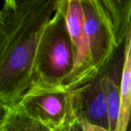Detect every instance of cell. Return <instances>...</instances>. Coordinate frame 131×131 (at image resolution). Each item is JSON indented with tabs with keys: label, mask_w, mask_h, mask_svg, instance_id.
Returning <instances> with one entry per match:
<instances>
[{
	"label": "cell",
	"mask_w": 131,
	"mask_h": 131,
	"mask_svg": "<svg viewBox=\"0 0 131 131\" xmlns=\"http://www.w3.org/2000/svg\"><path fill=\"white\" fill-rule=\"evenodd\" d=\"M69 131H78V129L76 127H72L70 129V130Z\"/></svg>",
	"instance_id": "10"
},
{
	"label": "cell",
	"mask_w": 131,
	"mask_h": 131,
	"mask_svg": "<svg viewBox=\"0 0 131 131\" xmlns=\"http://www.w3.org/2000/svg\"><path fill=\"white\" fill-rule=\"evenodd\" d=\"M88 113L91 119L96 123L97 127L108 130L107 118V104L105 80L102 79L96 87L92 94L91 101L88 105Z\"/></svg>",
	"instance_id": "7"
},
{
	"label": "cell",
	"mask_w": 131,
	"mask_h": 131,
	"mask_svg": "<svg viewBox=\"0 0 131 131\" xmlns=\"http://www.w3.org/2000/svg\"><path fill=\"white\" fill-rule=\"evenodd\" d=\"M71 62V50L69 41L62 35H55L48 51L49 69L52 74L59 76L67 71Z\"/></svg>",
	"instance_id": "6"
},
{
	"label": "cell",
	"mask_w": 131,
	"mask_h": 131,
	"mask_svg": "<svg viewBox=\"0 0 131 131\" xmlns=\"http://www.w3.org/2000/svg\"><path fill=\"white\" fill-rule=\"evenodd\" d=\"M47 27L48 25H45L13 48L6 61H2L1 65L2 83L5 79L25 71L31 65L35 55L37 54L38 45L43 39Z\"/></svg>",
	"instance_id": "3"
},
{
	"label": "cell",
	"mask_w": 131,
	"mask_h": 131,
	"mask_svg": "<svg viewBox=\"0 0 131 131\" xmlns=\"http://www.w3.org/2000/svg\"><path fill=\"white\" fill-rule=\"evenodd\" d=\"M120 88L121 108L115 131H127L131 113V28L127 39Z\"/></svg>",
	"instance_id": "5"
},
{
	"label": "cell",
	"mask_w": 131,
	"mask_h": 131,
	"mask_svg": "<svg viewBox=\"0 0 131 131\" xmlns=\"http://www.w3.org/2000/svg\"><path fill=\"white\" fill-rule=\"evenodd\" d=\"M18 114L32 119L49 130L61 126L68 113V98L61 89H34L24 96Z\"/></svg>",
	"instance_id": "1"
},
{
	"label": "cell",
	"mask_w": 131,
	"mask_h": 131,
	"mask_svg": "<svg viewBox=\"0 0 131 131\" xmlns=\"http://www.w3.org/2000/svg\"><path fill=\"white\" fill-rule=\"evenodd\" d=\"M104 80L107 104L108 130L115 131L121 108V88L116 81L110 76L104 78Z\"/></svg>",
	"instance_id": "8"
},
{
	"label": "cell",
	"mask_w": 131,
	"mask_h": 131,
	"mask_svg": "<svg viewBox=\"0 0 131 131\" xmlns=\"http://www.w3.org/2000/svg\"><path fill=\"white\" fill-rule=\"evenodd\" d=\"M84 13V28L88 36L93 61H100L104 55V22L92 5V2L81 1Z\"/></svg>",
	"instance_id": "4"
},
{
	"label": "cell",
	"mask_w": 131,
	"mask_h": 131,
	"mask_svg": "<svg viewBox=\"0 0 131 131\" xmlns=\"http://www.w3.org/2000/svg\"><path fill=\"white\" fill-rule=\"evenodd\" d=\"M18 117L20 120L11 122L5 131H52L32 119L20 115Z\"/></svg>",
	"instance_id": "9"
},
{
	"label": "cell",
	"mask_w": 131,
	"mask_h": 131,
	"mask_svg": "<svg viewBox=\"0 0 131 131\" xmlns=\"http://www.w3.org/2000/svg\"><path fill=\"white\" fill-rule=\"evenodd\" d=\"M65 22L71 41L76 48L72 71L80 68L86 61L92 60L91 47L84 28V13L81 1H68Z\"/></svg>",
	"instance_id": "2"
}]
</instances>
